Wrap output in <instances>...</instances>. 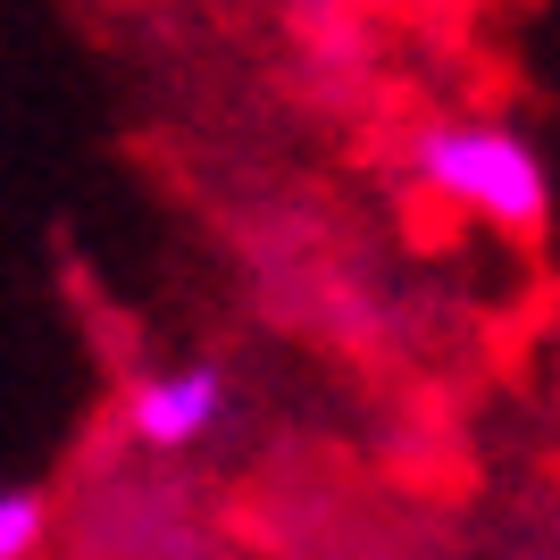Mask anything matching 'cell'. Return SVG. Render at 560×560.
<instances>
[{
  "label": "cell",
  "mask_w": 560,
  "mask_h": 560,
  "mask_svg": "<svg viewBox=\"0 0 560 560\" xmlns=\"http://www.w3.org/2000/svg\"><path fill=\"white\" fill-rule=\"evenodd\" d=\"M401 167H410V192L427 210H444L452 226L527 243L552 218V160H544V142L518 117H493V109L427 117L410 135V160Z\"/></svg>",
  "instance_id": "1"
},
{
  "label": "cell",
  "mask_w": 560,
  "mask_h": 560,
  "mask_svg": "<svg viewBox=\"0 0 560 560\" xmlns=\"http://www.w3.org/2000/svg\"><path fill=\"white\" fill-rule=\"evenodd\" d=\"M226 410H234V376L218 360H151L117 385L109 427L135 460H192L218 444Z\"/></svg>",
  "instance_id": "2"
},
{
  "label": "cell",
  "mask_w": 560,
  "mask_h": 560,
  "mask_svg": "<svg viewBox=\"0 0 560 560\" xmlns=\"http://www.w3.org/2000/svg\"><path fill=\"white\" fill-rule=\"evenodd\" d=\"M59 544V493L34 477H0V560H50Z\"/></svg>",
  "instance_id": "3"
}]
</instances>
